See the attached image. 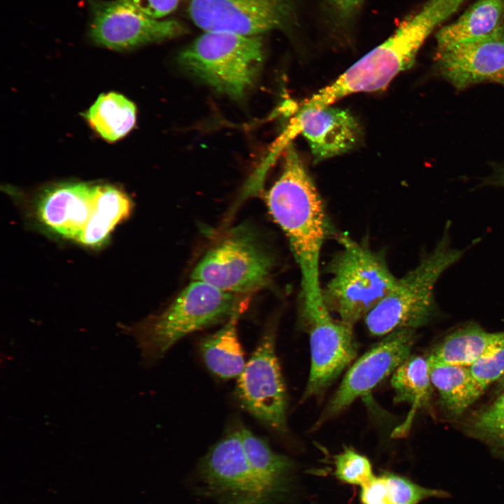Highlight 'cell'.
Here are the masks:
<instances>
[{
  "label": "cell",
  "instance_id": "obj_1",
  "mask_svg": "<svg viewBox=\"0 0 504 504\" xmlns=\"http://www.w3.org/2000/svg\"><path fill=\"white\" fill-rule=\"evenodd\" d=\"M285 150L281 174L267 192L266 204L300 268L302 307L321 305L325 304L319 279L327 230L324 206L293 145Z\"/></svg>",
  "mask_w": 504,
  "mask_h": 504
},
{
  "label": "cell",
  "instance_id": "obj_2",
  "mask_svg": "<svg viewBox=\"0 0 504 504\" xmlns=\"http://www.w3.org/2000/svg\"><path fill=\"white\" fill-rule=\"evenodd\" d=\"M247 300L246 295L192 280L166 309L138 323L124 326V331L134 338L143 362L151 364L188 334L227 319Z\"/></svg>",
  "mask_w": 504,
  "mask_h": 504
},
{
  "label": "cell",
  "instance_id": "obj_3",
  "mask_svg": "<svg viewBox=\"0 0 504 504\" xmlns=\"http://www.w3.org/2000/svg\"><path fill=\"white\" fill-rule=\"evenodd\" d=\"M435 27L429 13L422 7L402 21L384 42L299 107L324 108L351 94L386 88L398 74L412 66L419 49Z\"/></svg>",
  "mask_w": 504,
  "mask_h": 504
},
{
  "label": "cell",
  "instance_id": "obj_4",
  "mask_svg": "<svg viewBox=\"0 0 504 504\" xmlns=\"http://www.w3.org/2000/svg\"><path fill=\"white\" fill-rule=\"evenodd\" d=\"M449 225L434 249L414 269L398 279L393 290L365 317L369 332L384 336L426 325L437 312L435 286L464 251L451 246Z\"/></svg>",
  "mask_w": 504,
  "mask_h": 504
},
{
  "label": "cell",
  "instance_id": "obj_5",
  "mask_svg": "<svg viewBox=\"0 0 504 504\" xmlns=\"http://www.w3.org/2000/svg\"><path fill=\"white\" fill-rule=\"evenodd\" d=\"M340 241L342 248L330 264L323 299L338 319L354 326L388 295L398 279L380 253L348 236Z\"/></svg>",
  "mask_w": 504,
  "mask_h": 504
},
{
  "label": "cell",
  "instance_id": "obj_6",
  "mask_svg": "<svg viewBox=\"0 0 504 504\" xmlns=\"http://www.w3.org/2000/svg\"><path fill=\"white\" fill-rule=\"evenodd\" d=\"M262 36L204 31L178 55L188 72L217 92L234 99L244 97L262 67Z\"/></svg>",
  "mask_w": 504,
  "mask_h": 504
},
{
  "label": "cell",
  "instance_id": "obj_7",
  "mask_svg": "<svg viewBox=\"0 0 504 504\" xmlns=\"http://www.w3.org/2000/svg\"><path fill=\"white\" fill-rule=\"evenodd\" d=\"M274 267V256L258 234L240 226L231 229L206 251L191 279L225 292L248 295L269 284Z\"/></svg>",
  "mask_w": 504,
  "mask_h": 504
},
{
  "label": "cell",
  "instance_id": "obj_8",
  "mask_svg": "<svg viewBox=\"0 0 504 504\" xmlns=\"http://www.w3.org/2000/svg\"><path fill=\"white\" fill-rule=\"evenodd\" d=\"M89 6V37L111 50H130L186 32L178 21L151 18L127 0H90Z\"/></svg>",
  "mask_w": 504,
  "mask_h": 504
},
{
  "label": "cell",
  "instance_id": "obj_9",
  "mask_svg": "<svg viewBox=\"0 0 504 504\" xmlns=\"http://www.w3.org/2000/svg\"><path fill=\"white\" fill-rule=\"evenodd\" d=\"M275 328L268 327L237 377L241 405L272 430H286V390L275 349Z\"/></svg>",
  "mask_w": 504,
  "mask_h": 504
},
{
  "label": "cell",
  "instance_id": "obj_10",
  "mask_svg": "<svg viewBox=\"0 0 504 504\" xmlns=\"http://www.w3.org/2000/svg\"><path fill=\"white\" fill-rule=\"evenodd\" d=\"M187 13L203 31L245 36L290 28L291 0H188Z\"/></svg>",
  "mask_w": 504,
  "mask_h": 504
},
{
  "label": "cell",
  "instance_id": "obj_11",
  "mask_svg": "<svg viewBox=\"0 0 504 504\" xmlns=\"http://www.w3.org/2000/svg\"><path fill=\"white\" fill-rule=\"evenodd\" d=\"M309 337L311 367L302 399L318 396L356 358L358 344L353 326L332 317L326 304L302 307Z\"/></svg>",
  "mask_w": 504,
  "mask_h": 504
},
{
  "label": "cell",
  "instance_id": "obj_12",
  "mask_svg": "<svg viewBox=\"0 0 504 504\" xmlns=\"http://www.w3.org/2000/svg\"><path fill=\"white\" fill-rule=\"evenodd\" d=\"M200 474L206 489L227 504H263L272 496L248 463L239 428L229 431L209 449Z\"/></svg>",
  "mask_w": 504,
  "mask_h": 504
},
{
  "label": "cell",
  "instance_id": "obj_13",
  "mask_svg": "<svg viewBox=\"0 0 504 504\" xmlns=\"http://www.w3.org/2000/svg\"><path fill=\"white\" fill-rule=\"evenodd\" d=\"M299 134L307 140L315 162L349 151L361 138L358 123L346 111L330 106L320 108L298 107L286 129L274 142L265 160L272 164Z\"/></svg>",
  "mask_w": 504,
  "mask_h": 504
},
{
  "label": "cell",
  "instance_id": "obj_14",
  "mask_svg": "<svg viewBox=\"0 0 504 504\" xmlns=\"http://www.w3.org/2000/svg\"><path fill=\"white\" fill-rule=\"evenodd\" d=\"M415 339V330H398L386 335L361 356L345 374L320 422L337 415L393 374L410 356Z\"/></svg>",
  "mask_w": 504,
  "mask_h": 504
},
{
  "label": "cell",
  "instance_id": "obj_15",
  "mask_svg": "<svg viewBox=\"0 0 504 504\" xmlns=\"http://www.w3.org/2000/svg\"><path fill=\"white\" fill-rule=\"evenodd\" d=\"M442 75L458 90L504 74V27L477 40L438 49Z\"/></svg>",
  "mask_w": 504,
  "mask_h": 504
},
{
  "label": "cell",
  "instance_id": "obj_16",
  "mask_svg": "<svg viewBox=\"0 0 504 504\" xmlns=\"http://www.w3.org/2000/svg\"><path fill=\"white\" fill-rule=\"evenodd\" d=\"M94 185L61 183L38 195L35 205L39 222L52 232L77 241L92 215Z\"/></svg>",
  "mask_w": 504,
  "mask_h": 504
},
{
  "label": "cell",
  "instance_id": "obj_17",
  "mask_svg": "<svg viewBox=\"0 0 504 504\" xmlns=\"http://www.w3.org/2000/svg\"><path fill=\"white\" fill-rule=\"evenodd\" d=\"M248 302V300L244 301L220 329L200 342V350L205 365L212 374L222 379L237 378L246 365L237 326Z\"/></svg>",
  "mask_w": 504,
  "mask_h": 504
},
{
  "label": "cell",
  "instance_id": "obj_18",
  "mask_svg": "<svg viewBox=\"0 0 504 504\" xmlns=\"http://www.w3.org/2000/svg\"><path fill=\"white\" fill-rule=\"evenodd\" d=\"M504 27V0H478L461 17L440 29L438 49L489 36Z\"/></svg>",
  "mask_w": 504,
  "mask_h": 504
},
{
  "label": "cell",
  "instance_id": "obj_19",
  "mask_svg": "<svg viewBox=\"0 0 504 504\" xmlns=\"http://www.w3.org/2000/svg\"><path fill=\"white\" fill-rule=\"evenodd\" d=\"M94 201L91 218L77 242L95 248L104 244L115 226L129 217L133 204L125 191L108 184L94 185Z\"/></svg>",
  "mask_w": 504,
  "mask_h": 504
},
{
  "label": "cell",
  "instance_id": "obj_20",
  "mask_svg": "<svg viewBox=\"0 0 504 504\" xmlns=\"http://www.w3.org/2000/svg\"><path fill=\"white\" fill-rule=\"evenodd\" d=\"M504 332H489L470 323L447 335L427 358L434 362L468 367L491 349Z\"/></svg>",
  "mask_w": 504,
  "mask_h": 504
},
{
  "label": "cell",
  "instance_id": "obj_21",
  "mask_svg": "<svg viewBox=\"0 0 504 504\" xmlns=\"http://www.w3.org/2000/svg\"><path fill=\"white\" fill-rule=\"evenodd\" d=\"M391 384L395 392L394 402L412 406L404 424L394 431V435L400 436L410 426L416 410L426 406L431 398L433 386L427 358L410 356L394 371Z\"/></svg>",
  "mask_w": 504,
  "mask_h": 504
},
{
  "label": "cell",
  "instance_id": "obj_22",
  "mask_svg": "<svg viewBox=\"0 0 504 504\" xmlns=\"http://www.w3.org/2000/svg\"><path fill=\"white\" fill-rule=\"evenodd\" d=\"M85 117L90 127L103 139L114 142L134 127L136 108L122 94L111 92L100 94Z\"/></svg>",
  "mask_w": 504,
  "mask_h": 504
},
{
  "label": "cell",
  "instance_id": "obj_23",
  "mask_svg": "<svg viewBox=\"0 0 504 504\" xmlns=\"http://www.w3.org/2000/svg\"><path fill=\"white\" fill-rule=\"evenodd\" d=\"M428 362L433 386L438 391L441 404L450 414H461L482 393L468 367L428 359Z\"/></svg>",
  "mask_w": 504,
  "mask_h": 504
},
{
  "label": "cell",
  "instance_id": "obj_24",
  "mask_svg": "<svg viewBox=\"0 0 504 504\" xmlns=\"http://www.w3.org/2000/svg\"><path fill=\"white\" fill-rule=\"evenodd\" d=\"M243 449L254 474L272 496L285 484L292 462L286 456L275 453L262 438L246 428H240Z\"/></svg>",
  "mask_w": 504,
  "mask_h": 504
},
{
  "label": "cell",
  "instance_id": "obj_25",
  "mask_svg": "<svg viewBox=\"0 0 504 504\" xmlns=\"http://www.w3.org/2000/svg\"><path fill=\"white\" fill-rule=\"evenodd\" d=\"M386 504H419L430 498H445L446 491L422 486L400 475L386 473Z\"/></svg>",
  "mask_w": 504,
  "mask_h": 504
},
{
  "label": "cell",
  "instance_id": "obj_26",
  "mask_svg": "<svg viewBox=\"0 0 504 504\" xmlns=\"http://www.w3.org/2000/svg\"><path fill=\"white\" fill-rule=\"evenodd\" d=\"M335 475L342 482L360 486L375 476L369 459L350 448L335 456Z\"/></svg>",
  "mask_w": 504,
  "mask_h": 504
},
{
  "label": "cell",
  "instance_id": "obj_27",
  "mask_svg": "<svg viewBox=\"0 0 504 504\" xmlns=\"http://www.w3.org/2000/svg\"><path fill=\"white\" fill-rule=\"evenodd\" d=\"M468 368L482 393L491 383L500 379L504 374V335Z\"/></svg>",
  "mask_w": 504,
  "mask_h": 504
},
{
  "label": "cell",
  "instance_id": "obj_28",
  "mask_svg": "<svg viewBox=\"0 0 504 504\" xmlns=\"http://www.w3.org/2000/svg\"><path fill=\"white\" fill-rule=\"evenodd\" d=\"M472 428L478 435L488 440L504 433V394L475 416Z\"/></svg>",
  "mask_w": 504,
  "mask_h": 504
},
{
  "label": "cell",
  "instance_id": "obj_29",
  "mask_svg": "<svg viewBox=\"0 0 504 504\" xmlns=\"http://www.w3.org/2000/svg\"><path fill=\"white\" fill-rule=\"evenodd\" d=\"M146 15L162 20L172 13L181 0H127Z\"/></svg>",
  "mask_w": 504,
  "mask_h": 504
},
{
  "label": "cell",
  "instance_id": "obj_30",
  "mask_svg": "<svg viewBox=\"0 0 504 504\" xmlns=\"http://www.w3.org/2000/svg\"><path fill=\"white\" fill-rule=\"evenodd\" d=\"M360 498L363 504H384L386 500L387 486L385 475L374 476L360 486Z\"/></svg>",
  "mask_w": 504,
  "mask_h": 504
},
{
  "label": "cell",
  "instance_id": "obj_31",
  "mask_svg": "<svg viewBox=\"0 0 504 504\" xmlns=\"http://www.w3.org/2000/svg\"><path fill=\"white\" fill-rule=\"evenodd\" d=\"M329 5L341 19L351 18L359 10L364 0H327Z\"/></svg>",
  "mask_w": 504,
  "mask_h": 504
},
{
  "label": "cell",
  "instance_id": "obj_32",
  "mask_svg": "<svg viewBox=\"0 0 504 504\" xmlns=\"http://www.w3.org/2000/svg\"><path fill=\"white\" fill-rule=\"evenodd\" d=\"M489 440L498 449L504 451V433L491 438Z\"/></svg>",
  "mask_w": 504,
  "mask_h": 504
},
{
  "label": "cell",
  "instance_id": "obj_33",
  "mask_svg": "<svg viewBox=\"0 0 504 504\" xmlns=\"http://www.w3.org/2000/svg\"><path fill=\"white\" fill-rule=\"evenodd\" d=\"M498 181L500 185H502L503 186H504V169L500 174V175L498 178Z\"/></svg>",
  "mask_w": 504,
  "mask_h": 504
},
{
  "label": "cell",
  "instance_id": "obj_34",
  "mask_svg": "<svg viewBox=\"0 0 504 504\" xmlns=\"http://www.w3.org/2000/svg\"><path fill=\"white\" fill-rule=\"evenodd\" d=\"M500 382L501 386L504 388V374L500 379Z\"/></svg>",
  "mask_w": 504,
  "mask_h": 504
},
{
  "label": "cell",
  "instance_id": "obj_35",
  "mask_svg": "<svg viewBox=\"0 0 504 504\" xmlns=\"http://www.w3.org/2000/svg\"><path fill=\"white\" fill-rule=\"evenodd\" d=\"M503 79L504 80V74H503Z\"/></svg>",
  "mask_w": 504,
  "mask_h": 504
},
{
  "label": "cell",
  "instance_id": "obj_36",
  "mask_svg": "<svg viewBox=\"0 0 504 504\" xmlns=\"http://www.w3.org/2000/svg\"><path fill=\"white\" fill-rule=\"evenodd\" d=\"M384 504H386V503H384Z\"/></svg>",
  "mask_w": 504,
  "mask_h": 504
}]
</instances>
